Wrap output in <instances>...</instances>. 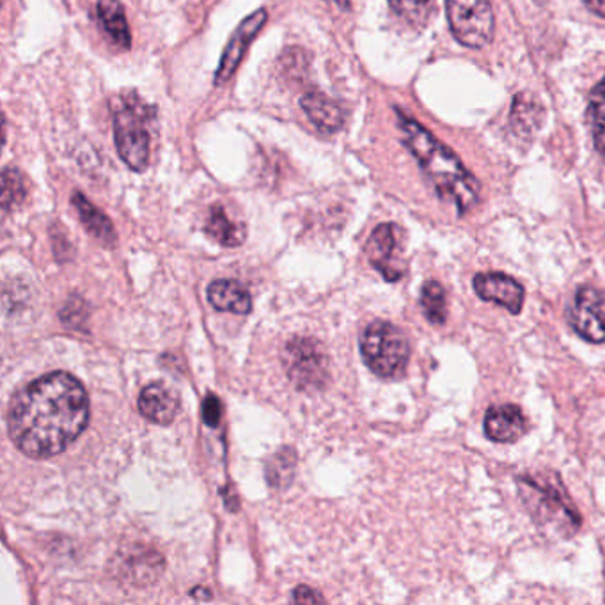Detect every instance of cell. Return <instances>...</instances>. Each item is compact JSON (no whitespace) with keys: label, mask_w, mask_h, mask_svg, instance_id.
<instances>
[{"label":"cell","mask_w":605,"mask_h":605,"mask_svg":"<svg viewBox=\"0 0 605 605\" xmlns=\"http://www.w3.org/2000/svg\"><path fill=\"white\" fill-rule=\"evenodd\" d=\"M89 421V398L77 378L54 371L17 395L10 435L23 455L51 458L77 441Z\"/></svg>","instance_id":"cell-1"},{"label":"cell","mask_w":605,"mask_h":605,"mask_svg":"<svg viewBox=\"0 0 605 605\" xmlns=\"http://www.w3.org/2000/svg\"><path fill=\"white\" fill-rule=\"evenodd\" d=\"M400 130L410 153L429 174L439 196L455 203L458 214H465L478 203L479 183L460 162L458 156L437 141L426 128L398 112Z\"/></svg>","instance_id":"cell-2"},{"label":"cell","mask_w":605,"mask_h":605,"mask_svg":"<svg viewBox=\"0 0 605 605\" xmlns=\"http://www.w3.org/2000/svg\"><path fill=\"white\" fill-rule=\"evenodd\" d=\"M360 354L378 377L398 378L406 374L409 365V339L397 325L377 320L360 336Z\"/></svg>","instance_id":"cell-3"},{"label":"cell","mask_w":605,"mask_h":605,"mask_svg":"<svg viewBox=\"0 0 605 605\" xmlns=\"http://www.w3.org/2000/svg\"><path fill=\"white\" fill-rule=\"evenodd\" d=\"M132 96L112 100V125L119 156L132 171L142 173L150 162V132L144 105Z\"/></svg>","instance_id":"cell-4"},{"label":"cell","mask_w":605,"mask_h":605,"mask_svg":"<svg viewBox=\"0 0 605 605\" xmlns=\"http://www.w3.org/2000/svg\"><path fill=\"white\" fill-rule=\"evenodd\" d=\"M451 32L462 45L483 48L494 37L490 0H446Z\"/></svg>","instance_id":"cell-5"},{"label":"cell","mask_w":605,"mask_h":605,"mask_svg":"<svg viewBox=\"0 0 605 605\" xmlns=\"http://www.w3.org/2000/svg\"><path fill=\"white\" fill-rule=\"evenodd\" d=\"M288 375L301 389L324 386L328 377L327 357L318 343L307 337H296L284 352Z\"/></svg>","instance_id":"cell-6"},{"label":"cell","mask_w":605,"mask_h":605,"mask_svg":"<svg viewBox=\"0 0 605 605\" xmlns=\"http://www.w3.org/2000/svg\"><path fill=\"white\" fill-rule=\"evenodd\" d=\"M566 318L586 342L605 343V295L593 287H581L566 311Z\"/></svg>","instance_id":"cell-7"},{"label":"cell","mask_w":605,"mask_h":605,"mask_svg":"<svg viewBox=\"0 0 605 605\" xmlns=\"http://www.w3.org/2000/svg\"><path fill=\"white\" fill-rule=\"evenodd\" d=\"M267 19H269L267 11H255L251 17H247L238 25L237 31L233 32L231 40H229L228 45L224 48L223 57H220L219 69L215 74V86H223V84L228 83L229 78L235 75L241 60H244V55H246L247 48L251 45L252 40L258 36V32L263 29Z\"/></svg>","instance_id":"cell-8"},{"label":"cell","mask_w":605,"mask_h":605,"mask_svg":"<svg viewBox=\"0 0 605 605\" xmlns=\"http://www.w3.org/2000/svg\"><path fill=\"white\" fill-rule=\"evenodd\" d=\"M401 231L395 224L378 226L369 237L366 252L375 269L380 270L387 281H400L403 269L398 263L400 252Z\"/></svg>","instance_id":"cell-9"},{"label":"cell","mask_w":605,"mask_h":605,"mask_svg":"<svg viewBox=\"0 0 605 605\" xmlns=\"http://www.w3.org/2000/svg\"><path fill=\"white\" fill-rule=\"evenodd\" d=\"M473 288L482 301L499 304L514 314L522 310L523 287L511 276L501 272L478 273L474 278Z\"/></svg>","instance_id":"cell-10"},{"label":"cell","mask_w":605,"mask_h":605,"mask_svg":"<svg viewBox=\"0 0 605 605\" xmlns=\"http://www.w3.org/2000/svg\"><path fill=\"white\" fill-rule=\"evenodd\" d=\"M483 429L490 441L508 444L519 441L523 433L528 432L529 423L520 407L508 403L490 407L485 414Z\"/></svg>","instance_id":"cell-11"},{"label":"cell","mask_w":605,"mask_h":605,"mask_svg":"<svg viewBox=\"0 0 605 605\" xmlns=\"http://www.w3.org/2000/svg\"><path fill=\"white\" fill-rule=\"evenodd\" d=\"M180 410L177 395L162 383H150L139 397V412L148 421L156 424H169Z\"/></svg>","instance_id":"cell-12"},{"label":"cell","mask_w":605,"mask_h":605,"mask_svg":"<svg viewBox=\"0 0 605 605\" xmlns=\"http://www.w3.org/2000/svg\"><path fill=\"white\" fill-rule=\"evenodd\" d=\"M302 110H304L311 123L322 132L334 133L343 127L345 118L343 110L336 101L331 100L324 93H307L302 96Z\"/></svg>","instance_id":"cell-13"},{"label":"cell","mask_w":605,"mask_h":605,"mask_svg":"<svg viewBox=\"0 0 605 605\" xmlns=\"http://www.w3.org/2000/svg\"><path fill=\"white\" fill-rule=\"evenodd\" d=\"M208 301L217 311L246 314L251 311L252 299L246 287L233 279H217L208 287Z\"/></svg>","instance_id":"cell-14"},{"label":"cell","mask_w":605,"mask_h":605,"mask_svg":"<svg viewBox=\"0 0 605 605\" xmlns=\"http://www.w3.org/2000/svg\"><path fill=\"white\" fill-rule=\"evenodd\" d=\"M78 217L83 220L87 231L91 233L96 240H100L105 246H115L116 231L115 226L110 223L109 217L93 205L91 201L83 196L80 192H75L72 197Z\"/></svg>","instance_id":"cell-15"},{"label":"cell","mask_w":605,"mask_h":605,"mask_svg":"<svg viewBox=\"0 0 605 605\" xmlns=\"http://www.w3.org/2000/svg\"><path fill=\"white\" fill-rule=\"evenodd\" d=\"M98 19L116 45L121 48H130L132 36H130L123 6L119 0H98Z\"/></svg>","instance_id":"cell-16"},{"label":"cell","mask_w":605,"mask_h":605,"mask_svg":"<svg viewBox=\"0 0 605 605\" xmlns=\"http://www.w3.org/2000/svg\"><path fill=\"white\" fill-rule=\"evenodd\" d=\"M206 233L224 247L240 246L244 238H246L244 226L229 219V215L226 214V209L223 206H214L212 212H209Z\"/></svg>","instance_id":"cell-17"},{"label":"cell","mask_w":605,"mask_h":605,"mask_svg":"<svg viewBox=\"0 0 605 605\" xmlns=\"http://www.w3.org/2000/svg\"><path fill=\"white\" fill-rule=\"evenodd\" d=\"M421 307H423L424 316L432 324L442 325L446 322L447 296L446 290L442 288L441 282H424L423 290H421Z\"/></svg>","instance_id":"cell-18"},{"label":"cell","mask_w":605,"mask_h":605,"mask_svg":"<svg viewBox=\"0 0 605 605\" xmlns=\"http://www.w3.org/2000/svg\"><path fill=\"white\" fill-rule=\"evenodd\" d=\"M590 115H592L596 150L605 156V78H602L593 89L592 98H590Z\"/></svg>","instance_id":"cell-19"},{"label":"cell","mask_w":605,"mask_h":605,"mask_svg":"<svg viewBox=\"0 0 605 605\" xmlns=\"http://www.w3.org/2000/svg\"><path fill=\"white\" fill-rule=\"evenodd\" d=\"M392 11L412 23V25H423L432 13L433 0H389Z\"/></svg>","instance_id":"cell-20"},{"label":"cell","mask_w":605,"mask_h":605,"mask_svg":"<svg viewBox=\"0 0 605 605\" xmlns=\"http://www.w3.org/2000/svg\"><path fill=\"white\" fill-rule=\"evenodd\" d=\"M540 118H542V110L538 109L534 101L523 100L522 96L515 98L511 121H514L517 132H529L537 127V121Z\"/></svg>","instance_id":"cell-21"},{"label":"cell","mask_w":605,"mask_h":605,"mask_svg":"<svg viewBox=\"0 0 605 605\" xmlns=\"http://www.w3.org/2000/svg\"><path fill=\"white\" fill-rule=\"evenodd\" d=\"M23 197H25V187H23L22 176L17 169L6 168L2 173V208L8 212L22 203Z\"/></svg>","instance_id":"cell-22"},{"label":"cell","mask_w":605,"mask_h":605,"mask_svg":"<svg viewBox=\"0 0 605 605\" xmlns=\"http://www.w3.org/2000/svg\"><path fill=\"white\" fill-rule=\"evenodd\" d=\"M220 414H223V409H220L219 398H206L205 403H203V418H205L206 424H209V426H217Z\"/></svg>","instance_id":"cell-23"},{"label":"cell","mask_w":605,"mask_h":605,"mask_svg":"<svg viewBox=\"0 0 605 605\" xmlns=\"http://www.w3.org/2000/svg\"><path fill=\"white\" fill-rule=\"evenodd\" d=\"M293 601L301 602V604H313V602H324V598L310 587L302 586L296 587L295 593H293Z\"/></svg>","instance_id":"cell-24"},{"label":"cell","mask_w":605,"mask_h":605,"mask_svg":"<svg viewBox=\"0 0 605 605\" xmlns=\"http://www.w3.org/2000/svg\"><path fill=\"white\" fill-rule=\"evenodd\" d=\"M587 10L595 13L596 17H604L605 19V0H583Z\"/></svg>","instance_id":"cell-25"},{"label":"cell","mask_w":605,"mask_h":605,"mask_svg":"<svg viewBox=\"0 0 605 605\" xmlns=\"http://www.w3.org/2000/svg\"><path fill=\"white\" fill-rule=\"evenodd\" d=\"M334 4L339 6L342 10H348L350 8V0H331Z\"/></svg>","instance_id":"cell-26"},{"label":"cell","mask_w":605,"mask_h":605,"mask_svg":"<svg viewBox=\"0 0 605 605\" xmlns=\"http://www.w3.org/2000/svg\"><path fill=\"white\" fill-rule=\"evenodd\" d=\"M534 2H537L538 6H543L545 4L547 0H534Z\"/></svg>","instance_id":"cell-27"}]
</instances>
